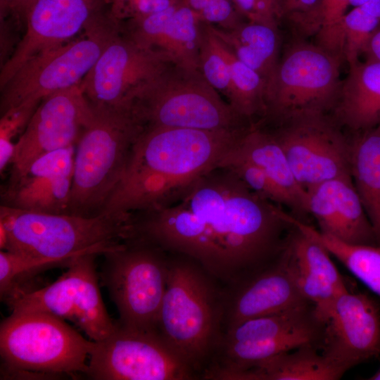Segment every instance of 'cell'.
Masks as SVG:
<instances>
[{"label":"cell","instance_id":"1","mask_svg":"<svg viewBox=\"0 0 380 380\" xmlns=\"http://www.w3.org/2000/svg\"><path fill=\"white\" fill-rule=\"evenodd\" d=\"M283 211L222 165L160 208L175 248L230 286L281 253L292 227Z\"/></svg>","mask_w":380,"mask_h":380},{"label":"cell","instance_id":"2","mask_svg":"<svg viewBox=\"0 0 380 380\" xmlns=\"http://www.w3.org/2000/svg\"><path fill=\"white\" fill-rule=\"evenodd\" d=\"M248 127L145 128L101 213L129 215L168 203L218 166Z\"/></svg>","mask_w":380,"mask_h":380},{"label":"cell","instance_id":"3","mask_svg":"<svg viewBox=\"0 0 380 380\" xmlns=\"http://www.w3.org/2000/svg\"><path fill=\"white\" fill-rule=\"evenodd\" d=\"M76 145L68 214L101 213L145 127L131 106L93 105Z\"/></svg>","mask_w":380,"mask_h":380},{"label":"cell","instance_id":"4","mask_svg":"<svg viewBox=\"0 0 380 380\" xmlns=\"http://www.w3.org/2000/svg\"><path fill=\"white\" fill-rule=\"evenodd\" d=\"M188 260H169L156 331L196 372L220 342L224 293Z\"/></svg>","mask_w":380,"mask_h":380},{"label":"cell","instance_id":"5","mask_svg":"<svg viewBox=\"0 0 380 380\" xmlns=\"http://www.w3.org/2000/svg\"><path fill=\"white\" fill-rule=\"evenodd\" d=\"M132 215L103 213L94 217L50 214L0 206L6 232L5 249L67 265L84 253L103 254L126 239Z\"/></svg>","mask_w":380,"mask_h":380},{"label":"cell","instance_id":"6","mask_svg":"<svg viewBox=\"0 0 380 380\" xmlns=\"http://www.w3.org/2000/svg\"><path fill=\"white\" fill-rule=\"evenodd\" d=\"M145 128L234 130L251 124L240 116L199 70L172 63L134 96Z\"/></svg>","mask_w":380,"mask_h":380},{"label":"cell","instance_id":"7","mask_svg":"<svg viewBox=\"0 0 380 380\" xmlns=\"http://www.w3.org/2000/svg\"><path fill=\"white\" fill-rule=\"evenodd\" d=\"M49 312H12L1 324L0 353L8 376L86 374L94 341Z\"/></svg>","mask_w":380,"mask_h":380},{"label":"cell","instance_id":"8","mask_svg":"<svg viewBox=\"0 0 380 380\" xmlns=\"http://www.w3.org/2000/svg\"><path fill=\"white\" fill-rule=\"evenodd\" d=\"M285 49L265 92L261 120L274 125L300 116L329 113L342 80L343 57L296 37Z\"/></svg>","mask_w":380,"mask_h":380},{"label":"cell","instance_id":"9","mask_svg":"<svg viewBox=\"0 0 380 380\" xmlns=\"http://www.w3.org/2000/svg\"><path fill=\"white\" fill-rule=\"evenodd\" d=\"M120 23L108 8L91 20L82 37L25 62L1 87V114L17 107L35 110L45 97L81 82Z\"/></svg>","mask_w":380,"mask_h":380},{"label":"cell","instance_id":"10","mask_svg":"<svg viewBox=\"0 0 380 380\" xmlns=\"http://www.w3.org/2000/svg\"><path fill=\"white\" fill-rule=\"evenodd\" d=\"M166 252L141 239L130 236L103 253L101 272L123 327L156 331L165 294L168 263Z\"/></svg>","mask_w":380,"mask_h":380},{"label":"cell","instance_id":"11","mask_svg":"<svg viewBox=\"0 0 380 380\" xmlns=\"http://www.w3.org/2000/svg\"><path fill=\"white\" fill-rule=\"evenodd\" d=\"M96 253L72 258L66 271L46 286L20 291L4 301L12 312L40 311L68 319L94 341L116 328L102 300L96 269Z\"/></svg>","mask_w":380,"mask_h":380},{"label":"cell","instance_id":"12","mask_svg":"<svg viewBox=\"0 0 380 380\" xmlns=\"http://www.w3.org/2000/svg\"><path fill=\"white\" fill-rule=\"evenodd\" d=\"M196 372L157 331L127 329L116 322L107 337L94 341L87 376L96 380H185Z\"/></svg>","mask_w":380,"mask_h":380},{"label":"cell","instance_id":"13","mask_svg":"<svg viewBox=\"0 0 380 380\" xmlns=\"http://www.w3.org/2000/svg\"><path fill=\"white\" fill-rule=\"evenodd\" d=\"M270 129L296 181L305 191L336 178L351 176L350 134H345L329 113L300 116Z\"/></svg>","mask_w":380,"mask_h":380},{"label":"cell","instance_id":"14","mask_svg":"<svg viewBox=\"0 0 380 380\" xmlns=\"http://www.w3.org/2000/svg\"><path fill=\"white\" fill-rule=\"evenodd\" d=\"M172 63L169 55L137 45L120 27L81 85L93 105L130 106L135 94Z\"/></svg>","mask_w":380,"mask_h":380},{"label":"cell","instance_id":"15","mask_svg":"<svg viewBox=\"0 0 380 380\" xmlns=\"http://www.w3.org/2000/svg\"><path fill=\"white\" fill-rule=\"evenodd\" d=\"M93 110L81 82L45 97L15 143L11 176L25 173L49 152L75 146Z\"/></svg>","mask_w":380,"mask_h":380},{"label":"cell","instance_id":"16","mask_svg":"<svg viewBox=\"0 0 380 380\" xmlns=\"http://www.w3.org/2000/svg\"><path fill=\"white\" fill-rule=\"evenodd\" d=\"M108 7V0H33L25 32L1 65L0 87L30 58L72 40Z\"/></svg>","mask_w":380,"mask_h":380},{"label":"cell","instance_id":"17","mask_svg":"<svg viewBox=\"0 0 380 380\" xmlns=\"http://www.w3.org/2000/svg\"><path fill=\"white\" fill-rule=\"evenodd\" d=\"M320 352L346 372L380 357V307L368 294L348 290L336 299Z\"/></svg>","mask_w":380,"mask_h":380},{"label":"cell","instance_id":"18","mask_svg":"<svg viewBox=\"0 0 380 380\" xmlns=\"http://www.w3.org/2000/svg\"><path fill=\"white\" fill-rule=\"evenodd\" d=\"M75 146L49 152L27 171L11 176L1 191V205L22 210L68 214Z\"/></svg>","mask_w":380,"mask_h":380},{"label":"cell","instance_id":"19","mask_svg":"<svg viewBox=\"0 0 380 380\" xmlns=\"http://www.w3.org/2000/svg\"><path fill=\"white\" fill-rule=\"evenodd\" d=\"M310 303L300 293L289 263L286 244L266 267L231 286L224 293L225 329L244 321Z\"/></svg>","mask_w":380,"mask_h":380},{"label":"cell","instance_id":"20","mask_svg":"<svg viewBox=\"0 0 380 380\" xmlns=\"http://www.w3.org/2000/svg\"><path fill=\"white\" fill-rule=\"evenodd\" d=\"M307 193L309 213L321 232L350 244L378 245L351 176L323 182Z\"/></svg>","mask_w":380,"mask_h":380},{"label":"cell","instance_id":"21","mask_svg":"<svg viewBox=\"0 0 380 380\" xmlns=\"http://www.w3.org/2000/svg\"><path fill=\"white\" fill-rule=\"evenodd\" d=\"M289 263L303 297L326 322L337 297L349 288L319 242L292 225L286 242Z\"/></svg>","mask_w":380,"mask_h":380},{"label":"cell","instance_id":"22","mask_svg":"<svg viewBox=\"0 0 380 380\" xmlns=\"http://www.w3.org/2000/svg\"><path fill=\"white\" fill-rule=\"evenodd\" d=\"M229 153L261 168L283 196L290 213L306 222L310 215L307 191L296 181L282 148L267 125L252 123Z\"/></svg>","mask_w":380,"mask_h":380},{"label":"cell","instance_id":"23","mask_svg":"<svg viewBox=\"0 0 380 380\" xmlns=\"http://www.w3.org/2000/svg\"><path fill=\"white\" fill-rule=\"evenodd\" d=\"M329 115L350 134L380 125V62L349 66Z\"/></svg>","mask_w":380,"mask_h":380},{"label":"cell","instance_id":"24","mask_svg":"<svg viewBox=\"0 0 380 380\" xmlns=\"http://www.w3.org/2000/svg\"><path fill=\"white\" fill-rule=\"evenodd\" d=\"M284 352L232 375L229 380H337L346 371L320 352L305 344Z\"/></svg>","mask_w":380,"mask_h":380},{"label":"cell","instance_id":"25","mask_svg":"<svg viewBox=\"0 0 380 380\" xmlns=\"http://www.w3.org/2000/svg\"><path fill=\"white\" fill-rule=\"evenodd\" d=\"M351 137V177L380 246V125Z\"/></svg>","mask_w":380,"mask_h":380},{"label":"cell","instance_id":"26","mask_svg":"<svg viewBox=\"0 0 380 380\" xmlns=\"http://www.w3.org/2000/svg\"><path fill=\"white\" fill-rule=\"evenodd\" d=\"M211 26L237 58L264 80L267 87L280 59L278 27L251 21L231 30Z\"/></svg>","mask_w":380,"mask_h":380},{"label":"cell","instance_id":"27","mask_svg":"<svg viewBox=\"0 0 380 380\" xmlns=\"http://www.w3.org/2000/svg\"><path fill=\"white\" fill-rule=\"evenodd\" d=\"M287 220L300 231L322 244L343 265L380 297V246L350 244L321 232L290 213Z\"/></svg>","mask_w":380,"mask_h":380},{"label":"cell","instance_id":"28","mask_svg":"<svg viewBox=\"0 0 380 380\" xmlns=\"http://www.w3.org/2000/svg\"><path fill=\"white\" fill-rule=\"evenodd\" d=\"M203 19L183 2L167 23L158 50L169 55L175 64L198 70Z\"/></svg>","mask_w":380,"mask_h":380},{"label":"cell","instance_id":"29","mask_svg":"<svg viewBox=\"0 0 380 380\" xmlns=\"http://www.w3.org/2000/svg\"><path fill=\"white\" fill-rule=\"evenodd\" d=\"M342 24L343 58L350 66L359 61L369 39L380 25V0H369L354 7L345 14Z\"/></svg>","mask_w":380,"mask_h":380},{"label":"cell","instance_id":"30","mask_svg":"<svg viewBox=\"0 0 380 380\" xmlns=\"http://www.w3.org/2000/svg\"><path fill=\"white\" fill-rule=\"evenodd\" d=\"M198 70L207 82L222 94L231 106L234 90L227 61L220 49L217 36L210 24L203 20Z\"/></svg>","mask_w":380,"mask_h":380},{"label":"cell","instance_id":"31","mask_svg":"<svg viewBox=\"0 0 380 380\" xmlns=\"http://www.w3.org/2000/svg\"><path fill=\"white\" fill-rule=\"evenodd\" d=\"M349 0H323L321 27L315 35L316 44L336 55L343 56V18Z\"/></svg>","mask_w":380,"mask_h":380},{"label":"cell","instance_id":"32","mask_svg":"<svg viewBox=\"0 0 380 380\" xmlns=\"http://www.w3.org/2000/svg\"><path fill=\"white\" fill-rule=\"evenodd\" d=\"M219 165L229 168L251 191L260 196L281 207L285 206L284 199L280 192L264 171L257 165L229 152Z\"/></svg>","mask_w":380,"mask_h":380},{"label":"cell","instance_id":"33","mask_svg":"<svg viewBox=\"0 0 380 380\" xmlns=\"http://www.w3.org/2000/svg\"><path fill=\"white\" fill-rule=\"evenodd\" d=\"M323 0H281L282 19L293 29L295 36L306 38L316 35L321 27Z\"/></svg>","mask_w":380,"mask_h":380},{"label":"cell","instance_id":"34","mask_svg":"<svg viewBox=\"0 0 380 380\" xmlns=\"http://www.w3.org/2000/svg\"><path fill=\"white\" fill-rule=\"evenodd\" d=\"M199 14L205 22L225 30L234 29L243 23L241 15L229 0H208Z\"/></svg>","mask_w":380,"mask_h":380},{"label":"cell","instance_id":"35","mask_svg":"<svg viewBox=\"0 0 380 380\" xmlns=\"http://www.w3.org/2000/svg\"><path fill=\"white\" fill-rule=\"evenodd\" d=\"M33 0H0L1 18L11 15L25 20L27 11Z\"/></svg>","mask_w":380,"mask_h":380},{"label":"cell","instance_id":"36","mask_svg":"<svg viewBox=\"0 0 380 380\" xmlns=\"http://www.w3.org/2000/svg\"><path fill=\"white\" fill-rule=\"evenodd\" d=\"M260 20L276 18L282 20L281 0H257Z\"/></svg>","mask_w":380,"mask_h":380},{"label":"cell","instance_id":"37","mask_svg":"<svg viewBox=\"0 0 380 380\" xmlns=\"http://www.w3.org/2000/svg\"><path fill=\"white\" fill-rule=\"evenodd\" d=\"M236 9L245 16L248 21L261 23L258 11L257 0H232Z\"/></svg>","mask_w":380,"mask_h":380},{"label":"cell","instance_id":"38","mask_svg":"<svg viewBox=\"0 0 380 380\" xmlns=\"http://www.w3.org/2000/svg\"><path fill=\"white\" fill-rule=\"evenodd\" d=\"M367 61L380 62V25L369 39L362 51Z\"/></svg>","mask_w":380,"mask_h":380},{"label":"cell","instance_id":"39","mask_svg":"<svg viewBox=\"0 0 380 380\" xmlns=\"http://www.w3.org/2000/svg\"><path fill=\"white\" fill-rule=\"evenodd\" d=\"M369 0H349L348 1V6H351L353 7H356L360 5H362Z\"/></svg>","mask_w":380,"mask_h":380},{"label":"cell","instance_id":"40","mask_svg":"<svg viewBox=\"0 0 380 380\" xmlns=\"http://www.w3.org/2000/svg\"><path fill=\"white\" fill-rule=\"evenodd\" d=\"M367 379L380 380V367L377 369V371L374 374H372L371 376L367 378Z\"/></svg>","mask_w":380,"mask_h":380},{"label":"cell","instance_id":"41","mask_svg":"<svg viewBox=\"0 0 380 380\" xmlns=\"http://www.w3.org/2000/svg\"><path fill=\"white\" fill-rule=\"evenodd\" d=\"M178 1H182V0H178Z\"/></svg>","mask_w":380,"mask_h":380}]
</instances>
